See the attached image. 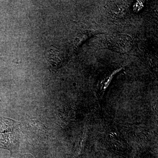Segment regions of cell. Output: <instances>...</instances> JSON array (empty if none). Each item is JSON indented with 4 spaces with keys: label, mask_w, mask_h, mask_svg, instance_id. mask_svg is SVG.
Listing matches in <instances>:
<instances>
[{
    "label": "cell",
    "mask_w": 158,
    "mask_h": 158,
    "mask_svg": "<svg viewBox=\"0 0 158 158\" xmlns=\"http://www.w3.org/2000/svg\"><path fill=\"white\" fill-rule=\"evenodd\" d=\"M19 141V129L13 120L0 117V148L12 150Z\"/></svg>",
    "instance_id": "6da1fadb"
}]
</instances>
